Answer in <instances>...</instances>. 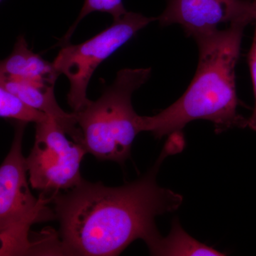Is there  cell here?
<instances>
[{
	"label": "cell",
	"instance_id": "cell-1",
	"mask_svg": "<svg viewBox=\"0 0 256 256\" xmlns=\"http://www.w3.org/2000/svg\"><path fill=\"white\" fill-rule=\"evenodd\" d=\"M182 150L168 139L152 168L132 182L111 188L84 180L52 196L60 256H118L138 239L152 248L162 237L156 217L178 210L183 202L180 194L160 186L156 176L164 160Z\"/></svg>",
	"mask_w": 256,
	"mask_h": 256
},
{
	"label": "cell",
	"instance_id": "cell-2",
	"mask_svg": "<svg viewBox=\"0 0 256 256\" xmlns=\"http://www.w3.org/2000/svg\"><path fill=\"white\" fill-rule=\"evenodd\" d=\"M248 25L234 24L194 38L198 62L191 84L178 100L159 114L140 116L141 132H151L160 139L182 132L196 120L212 122L216 133L247 127L248 119L238 110L240 102L235 70Z\"/></svg>",
	"mask_w": 256,
	"mask_h": 256
},
{
	"label": "cell",
	"instance_id": "cell-3",
	"mask_svg": "<svg viewBox=\"0 0 256 256\" xmlns=\"http://www.w3.org/2000/svg\"><path fill=\"white\" fill-rule=\"evenodd\" d=\"M152 70L124 68L97 100L74 112L87 152L102 161L124 164L130 156L140 128V116L132 105L133 92L144 85Z\"/></svg>",
	"mask_w": 256,
	"mask_h": 256
},
{
	"label": "cell",
	"instance_id": "cell-4",
	"mask_svg": "<svg viewBox=\"0 0 256 256\" xmlns=\"http://www.w3.org/2000/svg\"><path fill=\"white\" fill-rule=\"evenodd\" d=\"M26 122L16 121L9 153L0 166V256L34 255L30 229L34 224L56 220L50 198H36L28 185L22 139Z\"/></svg>",
	"mask_w": 256,
	"mask_h": 256
},
{
	"label": "cell",
	"instance_id": "cell-5",
	"mask_svg": "<svg viewBox=\"0 0 256 256\" xmlns=\"http://www.w3.org/2000/svg\"><path fill=\"white\" fill-rule=\"evenodd\" d=\"M140 13L127 12L114 20L110 28L79 44H66L53 62L60 75L68 78L70 88L67 101L74 112L82 110L90 102L87 98L89 82L96 68L138 32L156 21Z\"/></svg>",
	"mask_w": 256,
	"mask_h": 256
},
{
	"label": "cell",
	"instance_id": "cell-6",
	"mask_svg": "<svg viewBox=\"0 0 256 256\" xmlns=\"http://www.w3.org/2000/svg\"><path fill=\"white\" fill-rule=\"evenodd\" d=\"M52 117L36 124L35 142L26 158L28 182L40 195L52 198L82 181L80 166L87 150Z\"/></svg>",
	"mask_w": 256,
	"mask_h": 256
},
{
	"label": "cell",
	"instance_id": "cell-7",
	"mask_svg": "<svg viewBox=\"0 0 256 256\" xmlns=\"http://www.w3.org/2000/svg\"><path fill=\"white\" fill-rule=\"evenodd\" d=\"M256 0H166L156 18L161 26L178 24L194 40L220 30L222 24L255 21Z\"/></svg>",
	"mask_w": 256,
	"mask_h": 256
},
{
	"label": "cell",
	"instance_id": "cell-8",
	"mask_svg": "<svg viewBox=\"0 0 256 256\" xmlns=\"http://www.w3.org/2000/svg\"><path fill=\"white\" fill-rule=\"evenodd\" d=\"M0 86L18 96L37 110L48 114L72 139L84 144V136L76 114L74 112H66L58 105L55 97L54 86L0 77Z\"/></svg>",
	"mask_w": 256,
	"mask_h": 256
},
{
	"label": "cell",
	"instance_id": "cell-9",
	"mask_svg": "<svg viewBox=\"0 0 256 256\" xmlns=\"http://www.w3.org/2000/svg\"><path fill=\"white\" fill-rule=\"evenodd\" d=\"M60 74L53 63L34 53L23 36H20L9 56L2 60L0 77L54 86Z\"/></svg>",
	"mask_w": 256,
	"mask_h": 256
},
{
	"label": "cell",
	"instance_id": "cell-10",
	"mask_svg": "<svg viewBox=\"0 0 256 256\" xmlns=\"http://www.w3.org/2000/svg\"><path fill=\"white\" fill-rule=\"evenodd\" d=\"M152 256H224L225 252L208 246L188 235L180 225L178 218L172 222L171 230L166 237L159 239L150 250Z\"/></svg>",
	"mask_w": 256,
	"mask_h": 256
},
{
	"label": "cell",
	"instance_id": "cell-11",
	"mask_svg": "<svg viewBox=\"0 0 256 256\" xmlns=\"http://www.w3.org/2000/svg\"><path fill=\"white\" fill-rule=\"evenodd\" d=\"M0 116L3 118L16 121L34 122L46 120L50 116L28 105L18 96L0 86Z\"/></svg>",
	"mask_w": 256,
	"mask_h": 256
},
{
	"label": "cell",
	"instance_id": "cell-12",
	"mask_svg": "<svg viewBox=\"0 0 256 256\" xmlns=\"http://www.w3.org/2000/svg\"><path fill=\"white\" fill-rule=\"evenodd\" d=\"M96 12L108 13L112 16L114 20H118L127 12L122 0H85L76 21L64 36L62 43L64 45L68 44V40H70L79 22L87 15Z\"/></svg>",
	"mask_w": 256,
	"mask_h": 256
},
{
	"label": "cell",
	"instance_id": "cell-13",
	"mask_svg": "<svg viewBox=\"0 0 256 256\" xmlns=\"http://www.w3.org/2000/svg\"><path fill=\"white\" fill-rule=\"evenodd\" d=\"M255 32H254V40L252 47L248 55V62L250 68L252 76V88L254 94V109L250 117L248 119V126L256 132V14L255 18Z\"/></svg>",
	"mask_w": 256,
	"mask_h": 256
}]
</instances>
